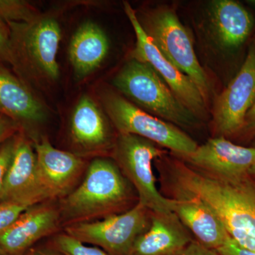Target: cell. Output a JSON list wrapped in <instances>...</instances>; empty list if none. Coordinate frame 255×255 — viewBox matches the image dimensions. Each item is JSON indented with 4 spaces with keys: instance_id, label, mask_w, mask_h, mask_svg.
Returning <instances> with one entry per match:
<instances>
[{
    "instance_id": "7a4b0ae2",
    "label": "cell",
    "mask_w": 255,
    "mask_h": 255,
    "mask_svg": "<svg viewBox=\"0 0 255 255\" xmlns=\"http://www.w3.org/2000/svg\"><path fill=\"white\" fill-rule=\"evenodd\" d=\"M14 73L28 85H50L58 80L57 55L61 41L58 20L41 14L28 23H7Z\"/></svg>"
},
{
    "instance_id": "9c48e42d",
    "label": "cell",
    "mask_w": 255,
    "mask_h": 255,
    "mask_svg": "<svg viewBox=\"0 0 255 255\" xmlns=\"http://www.w3.org/2000/svg\"><path fill=\"white\" fill-rule=\"evenodd\" d=\"M124 11L136 36L132 59L150 65L168 85L181 102L195 114L203 117L206 114V102L194 82L169 62L147 36L139 22L136 12L131 5L124 3Z\"/></svg>"
},
{
    "instance_id": "e0dca14e",
    "label": "cell",
    "mask_w": 255,
    "mask_h": 255,
    "mask_svg": "<svg viewBox=\"0 0 255 255\" xmlns=\"http://www.w3.org/2000/svg\"><path fill=\"white\" fill-rule=\"evenodd\" d=\"M70 135L73 143L83 152H98L110 145L107 117L89 95L82 96L74 108L70 118Z\"/></svg>"
},
{
    "instance_id": "d6a6232c",
    "label": "cell",
    "mask_w": 255,
    "mask_h": 255,
    "mask_svg": "<svg viewBox=\"0 0 255 255\" xmlns=\"http://www.w3.org/2000/svg\"><path fill=\"white\" fill-rule=\"evenodd\" d=\"M0 255H4L2 254V253H1V251H0Z\"/></svg>"
},
{
    "instance_id": "3957f363",
    "label": "cell",
    "mask_w": 255,
    "mask_h": 255,
    "mask_svg": "<svg viewBox=\"0 0 255 255\" xmlns=\"http://www.w3.org/2000/svg\"><path fill=\"white\" fill-rule=\"evenodd\" d=\"M113 85L129 102L157 118L182 128L199 124V118L148 64L132 58L117 74Z\"/></svg>"
},
{
    "instance_id": "6da1fadb",
    "label": "cell",
    "mask_w": 255,
    "mask_h": 255,
    "mask_svg": "<svg viewBox=\"0 0 255 255\" xmlns=\"http://www.w3.org/2000/svg\"><path fill=\"white\" fill-rule=\"evenodd\" d=\"M172 183L181 197L195 198L209 206L233 241L255 252V177L226 179L175 162Z\"/></svg>"
},
{
    "instance_id": "f546056e",
    "label": "cell",
    "mask_w": 255,
    "mask_h": 255,
    "mask_svg": "<svg viewBox=\"0 0 255 255\" xmlns=\"http://www.w3.org/2000/svg\"><path fill=\"white\" fill-rule=\"evenodd\" d=\"M28 255H59L55 254L54 253H51V252L48 251H37L34 253H31V254Z\"/></svg>"
},
{
    "instance_id": "44dd1931",
    "label": "cell",
    "mask_w": 255,
    "mask_h": 255,
    "mask_svg": "<svg viewBox=\"0 0 255 255\" xmlns=\"http://www.w3.org/2000/svg\"><path fill=\"white\" fill-rule=\"evenodd\" d=\"M39 11L22 0H0V21L7 23H28L40 16Z\"/></svg>"
},
{
    "instance_id": "603a6c76",
    "label": "cell",
    "mask_w": 255,
    "mask_h": 255,
    "mask_svg": "<svg viewBox=\"0 0 255 255\" xmlns=\"http://www.w3.org/2000/svg\"><path fill=\"white\" fill-rule=\"evenodd\" d=\"M17 133L6 140L0 146V197L2 192L6 174L9 171L14 156Z\"/></svg>"
},
{
    "instance_id": "d4e9b609",
    "label": "cell",
    "mask_w": 255,
    "mask_h": 255,
    "mask_svg": "<svg viewBox=\"0 0 255 255\" xmlns=\"http://www.w3.org/2000/svg\"><path fill=\"white\" fill-rule=\"evenodd\" d=\"M0 63L12 65L9 30L7 25L0 21Z\"/></svg>"
},
{
    "instance_id": "ba28073f",
    "label": "cell",
    "mask_w": 255,
    "mask_h": 255,
    "mask_svg": "<svg viewBox=\"0 0 255 255\" xmlns=\"http://www.w3.org/2000/svg\"><path fill=\"white\" fill-rule=\"evenodd\" d=\"M148 210L137 203L122 214L100 221L73 223L66 233L82 243L102 247L114 255H130L134 243L150 226Z\"/></svg>"
},
{
    "instance_id": "f1b7e54d",
    "label": "cell",
    "mask_w": 255,
    "mask_h": 255,
    "mask_svg": "<svg viewBox=\"0 0 255 255\" xmlns=\"http://www.w3.org/2000/svg\"><path fill=\"white\" fill-rule=\"evenodd\" d=\"M248 133H255V100L245 119L242 130Z\"/></svg>"
},
{
    "instance_id": "5b68a950",
    "label": "cell",
    "mask_w": 255,
    "mask_h": 255,
    "mask_svg": "<svg viewBox=\"0 0 255 255\" xmlns=\"http://www.w3.org/2000/svg\"><path fill=\"white\" fill-rule=\"evenodd\" d=\"M100 99L119 134L141 137L184 159L197 148V143L177 126L147 113L117 92L105 89L100 92Z\"/></svg>"
},
{
    "instance_id": "484cf974",
    "label": "cell",
    "mask_w": 255,
    "mask_h": 255,
    "mask_svg": "<svg viewBox=\"0 0 255 255\" xmlns=\"http://www.w3.org/2000/svg\"><path fill=\"white\" fill-rule=\"evenodd\" d=\"M21 130V128L16 122L0 114V146Z\"/></svg>"
},
{
    "instance_id": "4fadbf2b",
    "label": "cell",
    "mask_w": 255,
    "mask_h": 255,
    "mask_svg": "<svg viewBox=\"0 0 255 255\" xmlns=\"http://www.w3.org/2000/svg\"><path fill=\"white\" fill-rule=\"evenodd\" d=\"M46 199L38 182L33 143L21 130L16 135L14 156L5 179L0 202L29 208Z\"/></svg>"
},
{
    "instance_id": "30bf717a",
    "label": "cell",
    "mask_w": 255,
    "mask_h": 255,
    "mask_svg": "<svg viewBox=\"0 0 255 255\" xmlns=\"http://www.w3.org/2000/svg\"><path fill=\"white\" fill-rule=\"evenodd\" d=\"M255 100V44L231 83L218 97L214 110V127L219 136L241 131L248 111Z\"/></svg>"
},
{
    "instance_id": "ac0fdd59",
    "label": "cell",
    "mask_w": 255,
    "mask_h": 255,
    "mask_svg": "<svg viewBox=\"0 0 255 255\" xmlns=\"http://www.w3.org/2000/svg\"><path fill=\"white\" fill-rule=\"evenodd\" d=\"M191 241L177 216L153 214L148 228L137 238L130 255H173Z\"/></svg>"
},
{
    "instance_id": "ffe728a7",
    "label": "cell",
    "mask_w": 255,
    "mask_h": 255,
    "mask_svg": "<svg viewBox=\"0 0 255 255\" xmlns=\"http://www.w3.org/2000/svg\"><path fill=\"white\" fill-rule=\"evenodd\" d=\"M173 213L198 241L210 249L216 251L231 238L217 215L199 199H174Z\"/></svg>"
},
{
    "instance_id": "4dcf8cb0",
    "label": "cell",
    "mask_w": 255,
    "mask_h": 255,
    "mask_svg": "<svg viewBox=\"0 0 255 255\" xmlns=\"http://www.w3.org/2000/svg\"><path fill=\"white\" fill-rule=\"evenodd\" d=\"M251 174L253 175V177H255V165L253 167V169H251Z\"/></svg>"
},
{
    "instance_id": "7c38bea8",
    "label": "cell",
    "mask_w": 255,
    "mask_h": 255,
    "mask_svg": "<svg viewBox=\"0 0 255 255\" xmlns=\"http://www.w3.org/2000/svg\"><path fill=\"white\" fill-rule=\"evenodd\" d=\"M191 167L216 177L235 179L251 174L255 147L236 145L224 136L209 139L185 159Z\"/></svg>"
},
{
    "instance_id": "5bb4252c",
    "label": "cell",
    "mask_w": 255,
    "mask_h": 255,
    "mask_svg": "<svg viewBox=\"0 0 255 255\" xmlns=\"http://www.w3.org/2000/svg\"><path fill=\"white\" fill-rule=\"evenodd\" d=\"M38 182L47 199L65 195L83 168L80 156L58 150L46 137L34 140Z\"/></svg>"
},
{
    "instance_id": "1f68e13d",
    "label": "cell",
    "mask_w": 255,
    "mask_h": 255,
    "mask_svg": "<svg viewBox=\"0 0 255 255\" xmlns=\"http://www.w3.org/2000/svg\"><path fill=\"white\" fill-rule=\"evenodd\" d=\"M248 2H249L248 4L252 5V6H254L255 8V1H248Z\"/></svg>"
},
{
    "instance_id": "9a60e30c",
    "label": "cell",
    "mask_w": 255,
    "mask_h": 255,
    "mask_svg": "<svg viewBox=\"0 0 255 255\" xmlns=\"http://www.w3.org/2000/svg\"><path fill=\"white\" fill-rule=\"evenodd\" d=\"M60 214L54 208H28L4 232L0 233V251L16 255L56 229Z\"/></svg>"
},
{
    "instance_id": "4316f807",
    "label": "cell",
    "mask_w": 255,
    "mask_h": 255,
    "mask_svg": "<svg viewBox=\"0 0 255 255\" xmlns=\"http://www.w3.org/2000/svg\"><path fill=\"white\" fill-rule=\"evenodd\" d=\"M173 255H220L215 250L210 249L199 241H191L182 251Z\"/></svg>"
},
{
    "instance_id": "277c9868",
    "label": "cell",
    "mask_w": 255,
    "mask_h": 255,
    "mask_svg": "<svg viewBox=\"0 0 255 255\" xmlns=\"http://www.w3.org/2000/svg\"><path fill=\"white\" fill-rule=\"evenodd\" d=\"M128 187L122 172L108 159H94L82 184L70 193L61 206L63 217L73 223L98 217L123 204Z\"/></svg>"
},
{
    "instance_id": "2e32d148",
    "label": "cell",
    "mask_w": 255,
    "mask_h": 255,
    "mask_svg": "<svg viewBox=\"0 0 255 255\" xmlns=\"http://www.w3.org/2000/svg\"><path fill=\"white\" fill-rule=\"evenodd\" d=\"M210 27L217 44L232 51L241 47L251 35L254 18L238 1L216 0L208 9Z\"/></svg>"
},
{
    "instance_id": "83f0119b",
    "label": "cell",
    "mask_w": 255,
    "mask_h": 255,
    "mask_svg": "<svg viewBox=\"0 0 255 255\" xmlns=\"http://www.w3.org/2000/svg\"><path fill=\"white\" fill-rule=\"evenodd\" d=\"M220 255H255V252L248 251L238 246L237 243L230 238L229 241L216 251Z\"/></svg>"
},
{
    "instance_id": "7402d4cb",
    "label": "cell",
    "mask_w": 255,
    "mask_h": 255,
    "mask_svg": "<svg viewBox=\"0 0 255 255\" xmlns=\"http://www.w3.org/2000/svg\"><path fill=\"white\" fill-rule=\"evenodd\" d=\"M55 243L58 251L65 255H109L98 248L85 246L68 234L58 236Z\"/></svg>"
},
{
    "instance_id": "cb8c5ba5",
    "label": "cell",
    "mask_w": 255,
    "mask_h": 255,
    "mask_svg": "<svg viewBox=\"0 0 255 255\" xmlns=\"http://www.w3.org/2000/svg\"><path fill=\"white\" fill-rule=\"evenodd\" d=\"M27 209L26 206L0 202V233L6 231Z\"/></svg>"
},
{
    "instance_id": "8992f818",
    "label": "cell",
    "mask_w": 255,
    "mask_h": 255,
    "mask_svg": "<svg viewBox=\"0 0 255 255\" xmlns=\"http://www.w3.org/2000/svg\"><path fill=\"white\" fill-rule=\"evenodd\" d=\"M137 18L159 51L194 82L206 102L211 91L207 75L196 57L192 40L175 11L159 6L147 10Z\"/></svg>"
},
{
    "instance_id": "8fae6325",
    "label": "cell",
    "mask_w": 255,
    "mask_h": 255,
    "mask_svg": "<svg viewBox=\"0 0 255 255\" xmlns=\"http://www.w3.org/2000/svg\"><path fill=\"white\" fill-rule=\"evenodd\" d=\"M0 114L11 119L33 138L34 130L48 118L46 106L31 87L0 63Z\"/></svg>"
},
{
    "instance_id": "52a82bcc",
    "label": "cell",
    "mask_w": 255,
    "mask_h": 255,
    "mask_svg": "<svg viewBox=\"0 0 255 255\" xmlns=\"http://www.w3.org/2000/svg\"><path fill=\"white\" fill-rule=\"evenodd\" d=\"M114 150L119 167L137 191L138 203L153 214H172L174 199L159 192L152 171V162L162 150L153 142L130 134H119Z\"/></svg>"
},
{
    "instance_id": "d6986e66",
    "label": "cell",
    "mask_w": 255,
    "mask_h": 255,
    "mask_svg": "<svg viewBox=\"0 0 255 255\" xmlns=\"http://www.w3.org/2000/svg\"><path fill=\"white\" fill-rule=\"evenodd\" d=\"M110 50L108 37L92 21L82 23L68 47L69 60L77 80L86 78L100 68Z\"/></svg>"
}]
</instances>
